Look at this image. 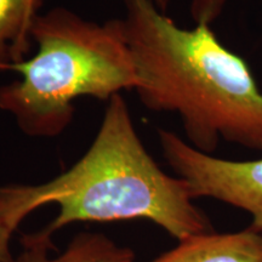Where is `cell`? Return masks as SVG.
Segmentation results:
<instances>
[{
    "instance_id": "cell-5",
    "label": "cell",
    "mask_w": 262,
    "mask_h": 262,
    "mask_svg": "<svg viewBox=\"0 0 262 262\" xmlns=\"http://www.w3.org/2000/svg\"><path fill=\"white\" fill-rule=\"evenodd\" d=\"M148 262H262V233L250 226L229 233L192 235Z\"/></svg>"
},
{
    "instance_id": "cell-2",
    "label": "cell",
    "mask_w": 262,
    "mask_h": 262,
    "mask_svg": "<svg viewBox=\"0 0 262 262\" xmlns=\"http://www.w3.org/2000/svg\"><path fill=\"white\" fill-rule=\"evenodd\" d=\"M193 201L185 180L164 172L150 157L125 100L116 95L93 143L70 169L47 182L0 187V220L16 231L34 210L56 204L57 216L42 231L50 238L77 222L145 219L180 242L214 231Z\"/></svg>"
},
{
    "instance_id": "cell-1",
    "label": "cell",
    "mask_w": 262,
    "mask_h": 262,
    "mask_svg": "<svg viewBox=\"0 0 262 262\" xmlns=\"http://www.w3.org/2000/svg\"><path fill=\"white\" fill-rule=\"evenodd\" d=\"M122 18L141 103L176 114L189 145L212 155L219 142L262 153V91L247 62L216 38L202 16L179 27L152 0H124Z\"/></svg>"
},
{
    "instance_id": "cell-8",
    "label": "cell",
    "mask_w": 262,
    "mask_h": 262,
    "mask_svg": "<svg viewBox=\"0 0 262 262\" xmlns=\"http://www.w3.org/2000/svg\"><path fill=\"white\" fill-rule=\"evenodd\" d=\"M14 232L4 221L0 220V262H11L14 258L10 248V241Z\"/></svg>"
},
{
    "instance_id": "cell-7",
    "label": "cell",
    "mask_w": 262,
    "mask_h": 262,
    "mask_svg": "<svg viewBox=\"0 0 262 262\" xmlns=\"http://www.w3.org/2000/svg\"><path fill=\"white\" fill-rule=\"evenodd\" d=\"M41 0H0V71L24 61Z\"/></svg>"
},
{
    "instance_id": "cell-4",
    "label": "cell",
    "mask_w": 262,
    "mask_h": 262,
    "mask_svg": "<svg viewBox=\"0 0 262 262\" xmlns=\"http://www.w3.org/2000/svg\"><path fill=\"white\" fill-rule=\"evenodd\" d=\"M166 163L185 180L193 199L212 198L247 211L262 233V158L227 160L201 152L172 131L158 130Z\"/></svg>"
},
{
    "instance_id": "cell-3",
    "label": "cell",
    "mask_w": 262,
    "mask_h": 262,
    "mask_svg": "<svg viewBox=\"0 0 262 262\" xmlns=\"http://www.w3.org/2000/svg\"><path fill=\"white\" fill-rule=\"evenodd\" d=\"M31 38L38 50L11 66L21 79L0 86V111L14 118L25 135L50 139L73 122L74 101H110L135 90L137 75L123 21H88L57 6L37 15Z\"/></svg>"
},
{
    "instance_id": "cell-9",
    "label": "cell",
    "mask_w": 262,
    "mask_h": 262,
    "mask_svg": "<svg viewBox=\"0 0 262 262\" xmlns=\"http://www.w3.org/2000/svg\"><path fill=\"white\" fill-rule=\"evenodd\" d=\"M152 2L155 3L157 6H158L159 10H162L163 12H165V10H166V8H168L170 0H152Z\"/></svg>"
},
{
    "instance_id": "cell-6",
    "label": "cell",
    "mask_w": 262,
    "mask_h": 262,
    "mask_svg": "<svg viewBox=\"0 0 262 262\" xmlns=\"http://www.w3.org/2000/svg\"><path fill=\"white\" fill-rule=\"evenodd\" d=\"M24 250L11 262H135V253L101 233L84 232L72 239L63 251L50 256L51 238L38 232L22 239Z\"/></svg>"
}]
</instances>
